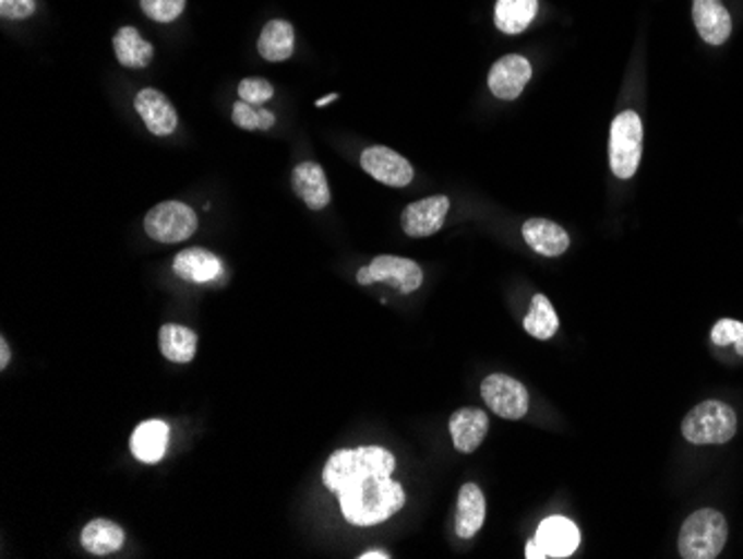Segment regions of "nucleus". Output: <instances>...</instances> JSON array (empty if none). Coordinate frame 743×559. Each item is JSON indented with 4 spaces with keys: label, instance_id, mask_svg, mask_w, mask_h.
I'll use <instances>...</instances> for the list:
<instances>
[{
    "label": "nucleus",
    "instance_id": "nucleus-14",
    "mask_svg": "<svg viewBox=\"0 0 743 559\" xmlns=\"http://www.w3.org/2000/svg\"><path fill=\"white\" fill-rule=\"evenodd\" d=\"M292 190L310 210H323L329 205V186L323 167L314 160L299 163L292 170Z\"/></svg>",
    "mask_w": 743,
    "mask_h": 559
},
{
    "label": "nucleus",
    "instance_id": "nucleus-18",
    "mask_svg": "<svg viewBox=\"0 0 743 559\" xmlns=\"http://www.w3.org/2000/svg\"><path fill=\"white\" fill-rule=\"evenodd\" d=\"M526 243L543 257H559L570 248L567 233L548 218H530L524 223Z\"/></svg>",
    "mask_w": 743,
    "mask_h": 559
},
{
    "label": "nucleus",
    "instance_id": "nucleus-8",
    "mask_svg": "<svg viewBox=\"0 0 743 559\" xmlns=\"http://www.w3.org/2000/svg\"><path fill=\"white\" fill-rule=\"evenodd\" d=\"M481 397L488 408L503 419H522L530 408L528 388L507 374H490L481 383Z\"/></svg>",
    "mask_w": 743,
    "mask_h": 559
},
{
    "label": "nucleus",
    "instance_id": "nucleus-26",
    "mask_svg": "<svg viewBox=\"0 0 743 559\" xmlns=\"http://www.w3.org/2000/svg\"><path fill=\"white\" fill-rule=\"evenodd\" d=\"M141 8L152 21L171 23L183 14L185 0H141Z\"/></svg>",
    "mask_w": 743,
    "mask_h": 559
},
{
    "label": "nucleus",
    "instance_id": "nucleus-29",
    "mask_svg": "<svg viewBox=\"0 0 743 559\" xmlns=\"http://www.w3.org/2000/svg\"><path fill=\"white\" fill-rule=\"evenodd\" d=\"M232 121L241 128V130H263V121H261V109H256L254 105L239 100L232 107Z\"/></svg>",
    "mask_w": 743,
    "mask_h": 559
},
{
    "label": "nucleus",
    "instance_id": "nucleus-13",
    "mask_svg": "<svg viewBox=\"0 0 743 559\" xmlns=\"http://www.w3.org/2000/svg\"><path fill=\"white\" fill-rule=\"evenodd\" d=\"M488 415L479 408H462L450 417V435L459 453H475L488 435Z\"/></svg>",
    "mask_w": 743,
    "mask_h": 559
},
{
    "label": "nucleus",
    "instance_id": "nucleus-28",
    "mask_svg": "<svg viewBox=\"0 0 743 559\" xmlns=\"http://www.w3.org/2000/svg\"><path fill=\"white\" fill-rule=\"evenodd\" d=\"M239 96L241 100L256 107V105L267 103L274 96V87L265 79H245L239 83Z\"/></svg>",
    "mask_w": 743,
    "mask_h": 559
},
{
    "label": "nucleus",
    "instance_id": "nucleus-31",
    "mask_svg": "<svg viewBox=\"0 0 743 559\" xmlns=\"http://www.w3.org/2000/svg\"><path fill=\"white\" fill-rule=\"evenodd\" d=\"M10 359H12V353H10V346L5 340H0V368H8L10 366Z\"/></svg>",
    "mask_w": 743,
    "mask_h": 559
},
{
    "label": "nucleus",
    "instance_id": "nucleus-12",
    "mask_svg": "<svg viewBox=\"0 0 743 559\" xmlns=\"http://www.w3.org/2000/svg\"><path fill=\"white\" fill-rule=\"evenodd\" d=\"M134 107L139 111V117L143 119L145 128L156 136H169L179 126L175 105L169 103V98L163 92L154 87L141 90L134 98Z\"/></svg>",
    "mask_w": 743,
    "mask_h": 559
},
{
    "label": "nucleus",
    "instance_id": "nucleus-10",
    "mask_svg": "<svg viewBox=\"0 0 743 559\" xmlns=\"http://www.w3.org/2000/svg\"><path fill=\"white\" fill-rule=\"evenodd\" d=\"M530 79H532V66L526 56L507 53L492 66L488 74V87L496 98L514 100L522 96Z\"/></svg>",
    "mask_w": 743,
    "mask_h": 559
},
{
    "label": "nucleus",
    "instance_id": "nucleus-27",
    "mask_svg": "<svg viewBox=\"0 0 743 559\" xmlns=\"http://www.w3.org/2000/svg\"><path fill=\"white\" fill-rule=\"evenodd\" d=\"M712 342L717 346H734L736 355L743 357V323L734 319H721L712 328Z\"/></svg>",
    "mask_w": 743,
    "mask_h": 559
},
{
    "label": "nucleus",
    "instance_id": "nucleus-9",
    "mask_svg": "<svg viewBox=\"0 0 743 559\" xmlns=\"http://www.w3.org/2000/svg\"><path fill=\"white\" fill-rule=\"evenodd\" d=\"M361 167L374 181L390 188H406L415 179L410 160L383 145L368 147L361 154Z\"/></svg>",
    "mask_w": 743,
    "mask_h": 559
},
{
    "label": "nucleus",
    "instance_id": "nucleus-20",
    "mask_svg": "<svg viewBox=\"0 0 743 559\" xmlns=\"http://www.w3.org/2000/svg\"><path fill=\"white\" fill-rule=\"evenodd\" d=\"M259 53L269 63L288 61L295 53V27L288 21H269L259 36Z\"/></svg>",
    "mask_w": 743,
    "mask_h": 559
},
{
    "label": "nucleus",
    "instance_id": "nucleus-32",
    "mask_svg": "<svg viewBox=\"0 0 743 559\" xmlns=\"http://www.w3.org/2000/svg\"><path fill=\"white\" fill-rule=\"evenodd\" d=\"M361 559H387L390 555L387 552H383V550H370V552H363V555H359Z\"/></svg>",
    "mask_w": 743,
    "mask_h": 559
},
{
    "label": "nucleus",
    "instance_id": "nucleus-4",
    "mask_svg": "<svg viewBox=\"0 0 743 559\" xmlns=\"http://www.w3.org/2000/svg\"><path fill=\"white\" fill-rule=\"evenodd\" d=\"M681 432L685 439L697 445L726 443L736 432V415L728 404L710 400L685 415Z\"/></svg>",
    "mask_w": 743,
    "mask_h": 559
},
{
    "label": "nucleus",
    "instance_id": "nucleus-30",
    "mask_svg": "<svg viewBox=\"0 0 743 559\" xmlns=\"http://www.w3.org/2000/svg\"><path fill=\"white\" fill-rule=\"evenodd\" d=\"M36 12V0H0V16L25 21Z\"/></svg>",
    "mask_w": 743,
    "mask_h": 559
},
{
    "label": "nucleus",
    "instance_id": "nucleus-3",
    "mask_svg": "<svg viewBox=\"0 0 743 559\" xmlns=\"http://www.w3.org/2000/svg\"><path fill=\"white\" fill-rule=\"evenodd\" d=\"M644 126L637 111L627 109L612 121L610 128V167L614 177L633 179L642 163Z\"/></svg>",
    "mask_w": 743,
    "mask_h": 559
},
{
    "label": "nucleus",
    "instance_id": "nucleus-1",
    "mask_svg": "<svg viewBox=\"0 0 743 559\" xmlns=\"http://www.w3.org/2000/svg\"><path fill=\"white\" fill-rule=\"evenodd\" d=\"M394 466V455L381 445L336 451L325 462L323 484L352 526H374L406 507L402 484L392 479Z\"/></svg>",
    "mask_w": 743,
    "mask_h": 559
},
{
    "label": "nucleus",
    "instance_id": "nucleus-19",
    "mask_svg": "<svg viewBox=\"0 0 743 559\" xmlns=\"http://www.w3.org/2000/svg\"><path fill=\"white\" fill-rule=\"evenodd\" d=\"M486 522V497L477 484H466L456 501V535L470 539Z\"/></svg>",
    "mask_w": 743,
    "mask_h": 559
},
{
    "label": "nucleus",
    "instance_id": "nucleus-16",
    "mask_svg": "<svg viewBox=\"0 0 743 559\" xmlns=\"http://www.w3.org/2000/svg\"><path fill=\"white\" fill-rule=\"evenodd\" d=\"M177 276L190 284H209L220 274L223 265L216 254L203 248H188L177 254L175 265H171Z\"/></svg>",
    "mask_w": 743,
    "mask_h": 559
},
{
    "label": "nucleus",
    "instance_id": "nucleus-15",
    "mask_svg": "<svg viewBox=\"0 0 743 559\" xmlns=\"http://www.w3.org/2000/svg\"><path fill=\"white\" fill-rule=\"evenodd\" d=\"M693 19L708 45H723L732 34L730 12L721 0H693Z\"/></svg>",
    "mask_w": 743,
    "mask_h": 559
},
{
    "label": "nucleus",
    "instance_id": "nucleus-24",
    "mask_svg": "<svg viewBox=\"0 0 743 559\" xmlns=\"http://www.w3.org/2000/svg\"><path fill=\"white\" fill-rule=\"evenodd\" d=\"M81 544L92 555H111L123 548L125 533L109 520H92L81 535Z\"/></svg>",
    "mask_w": 743,
    "mask_h": 559
},
{
    "label": "nucleus",
    "instance_id": "nucleus-17",
    "mask_svg": "<svg viewBox=\"0 0 743 559\" xmlns=\"http://www.w3.org/2000/svg\"><path fill=\"white\" fill-rule=\"evenodd\" d=\"M167 441H169V426L165 421L152 419V421H143L136 426V430L132 432L130 449L139 462L156 464L163 460L167 451Z\"/></svg>",
    "mask_w": 743,
    "mask_h": 559
},
{
    "label": "nucleus",
    "instance_id": "nucleus-33",
    "mask_svg": "<svg viewBox=\"0 0 743 559\" xmlns=\"http://www.w3.org/2000/svg\"><path fill=\"white\" fill-rule=\"evenodd\" d=\"M336 98H338V94H329V96L316 100V107H323V105H327V103H332V100H336Z\"/></svg>",
    "mask_w": 743,
    "mask_h": 559
},
{
    "label": "nucleus",
    "instance_id": "nucleus-2",
    "mask_svg": "<svg viewBox=\"0 0 743 559\" xmlns=\"http://www.w3.org/2000/svg\"><path fill=\"white\" fill-rule=\"evenodd\" d=\"M728 539L726 518L712 509H702L683 522L679 552L685 559H715Z\"/></svg>",
    "mask_w": 743,
    "mask_h": 559
},
{
    "label": "nucleus",
    "instance_id": "nucleus-25",
    "mask_svg": "<svg viewBox=\"0 0 743 559\" xmlns=\"http://www.w3.org/2000/svg\"><path fill=\"white\" fill-rule=\"evenodd\" d=\"M524 328H526L530 337L541 340V342H548V340L554 337L556 330H559V317H556V312H554V308H552V304L548 301L546 295L532 297V306H530V312L524 321Z\"/></svg>",
    "mask_w": 743,
    "mask_h": 559
},
{
    "label": "nucleus",
    "instance_id": "nucleus-7",
    "mask_svg": "<svg viewBox=\"0 0 743 559\" xmlns=\"http://www.w3.org/2000/svg\"><path fill=\"white\" fill-rule=\"evenodd\" d=\"M582 542V533L575 522H570L561 515L548 518L539 524L535 539L526 546L528 559H548V557H570Z\"/></svg>",
    "mask_w": 743,
    "mask_h": 559
},
{
    "label": "nucleus",
    "instance_id": "nucleus-5",
    "mask_svg": "<svg viewBox=\"0 0 743 559\" xmlns=\"http://www.w3.org/2000/svg\"><path fill=\"white\" fill-rule=\"evenodd\" d=\"M199 228L196 212L181 201H165L145 216V233L158 243H179L190 239Z\"/></svg>",
    "mask_w": 743,
    "mask_h": 559
},
{
    "label": "nucleus",
    "instance_id": "nucleus-6",
    "mask_svg": "<svg viewBox=\"0 0 743 559\" xmlns=\"http://www.w3.org/2000/svg\"><path fill=\"white\" fill-rule=\"evenodd\" d=\"M357 282L361 286L387 284V286L396 288L398 293L410 295V293L421 288L423 270L412 259L385 254V257H376L370 265L361 267L359 274H357Z\"/></svg>",
    "mask_w": 743,
    "mask_h": 559
},
{
    "label": "nucleus",
    "instance_id": "nucleus-11",
    "mask_svg": "<svg viewBox=\"0 0 743 559\" xmlns=\"http://www.w3.org/2000/svg\"><path fill=\"white\" fill-rule=\"evenodd\" d=\"M447 210H450V199L443 194L415 201L404 210L402 226L408 237H415V239L432 237L443 228Z\"/></svg>",
    "mask_w": 743,
    "mask_h": 559
},
{
    "label": "nucleus",
    "instance_id": "nucleus-22",
    "mask_svg": "<svg viewBox=\"0 0 743 559\" xmlns=\"http://www.w3.org/2000/svg\"><path fill=\"white\" fill-rule=\"evenodd\" d=\"M539 12V0H499L494 8V25L503 34H522L530 27Z\"/></svg>",
    "mask_w": 743,
    "mask_h": 559
},
{
    "label": "nucleus",
    "instance_id": "nucleus-21",
    "mask_svg": "<svg viewBox=\"0 0 743 559\" xmlns=\"http://www.w3.org/2000/svg\"><path fill=\"white\" fill-rule=\"evenodd\" d=\"M113 51L123 68L143 70L154 59V47L139 34L136 27H121L113 36Z\"/></svg>",
    "mask_w": 743,
    "mask_h": 559
},
{
    "label": "nucleus",
    "instance_id": "nucleus-23",
    "mask_svg": "<svg viewBox=\"0 0 743 559\" xmlns=\"http://www.w3.org/2000/svg\"><path fill=\"white\" fill-rule=\"evenodd\" d=\"M158 344H160V353L165 355V359L177 361V364H190L196 355L199 337L192 328H185L179 323H167L160 328Z\"/></svg>",
    "mask_w": 743,
    "mask_h": 559
}]
</instances>
